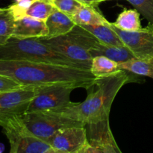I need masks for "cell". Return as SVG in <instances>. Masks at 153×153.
<instances>
[{"mask_svg":"<svg viewBox=\"0 0 153 153\" xmlns=\"http://www.w3.org/2000/svg\"><path fill=\"white\" fill-rule=\"evenodd\" d=\"M46 86L47 85H28L14 91L0 93V126L12 118L26 113L31 100Z\"/></svg>","mask_w":153,"mask_h":153,"instance_id":"cell-6","label":"cell"},{"mask_svg":"<svg viewBox=\"0 0 153 153\" xmlns=\"http://www.w3.org/2000/svg\"><path fill=\"white\" fill-rule=\"evenodd\" d=\"M45 153H67V152H63V151L58 150V149H55V148L50 147Z\"/></svg>","mask_w":153,"mask_h":153,"instance_id":"cell-28","label":"cell"},{"mask_svg":"<svg viewBox=\"0 0 153 153\" xmlns=\"http://www.w3.org/2000/svg\"><path fill=\"white\" fill-rule=\"evenodd\" d=\"M34 0H22V1H18L9 6L10 9L13 13L15 19L22 17L25 16V13L27 9L28 8L31 3Z\"/></svg>","mask_w":153,"mask_h":153,"instance_id":"cell-24","label":"cell"},{"mask_svg":"<svg viewBox=\"0 0 153 153\" xmlns=\"http://www.w3.org/2000/svg\"><path fill=\"white\" fill-rule=\"evenodd\" d=\"M93 34L97 40L105 45L126 46L116 31L111 26V22L105 25H80Z\"/></svg>","mask_w":153,"mask_h":153,"instance_id":"cell-16","label":"cell"},{"mask_svg":"<svg viewBox=\"0 0 153 153\" xmlns=\"http://www.w3.org/2000/svg\"><path fill=\"white\" fill-rule=\"evenodd\" d=\"M40 39L54 50L79 64L82 68L90 70L93 60L92 56L88 49L81 44L70 32L52 38Z\"/></svg>","mask_w":153,"mask_h":153,"instance_id":"cell-8","label":"cell"},{"mask_svg":"<svg viewBox=\"0 0 153 153\" xmlns=\"http://www.w3.org/2000/svg\"><path fill=\"white\" fill-rule=\"evenodd\" d=\"M0 75L23 86L69 83L86 90L97 79L86 69L23 60L0 59Z\"/></svg>","mask_w":153,"mask_h":153,"instance_id":"cell-1","label":"cell"},{"mask_svg":"<svg viewBox=\"0 0 153 153\" xmlns=\"http://www.w3.org/2000/svg\"><path fill=\"white\" fill-rule=\"evenodd\" d=\"M89 143L101 149L104 153H123L113 135L109 120L85 126Z\"/></svg>","mask_w":153,"mask_h":153,"instance_id":"cell-11","label":"cell"},{"mask_svg":"<svg viewBox=\"0 0 153 153\" xmlns=\"http://www.w3.org/2000/svg\"><path fill=\"white\" fill-rule=\"evenodd\" d=\"M19 117L28 132L47 143L62 128L85 126L82 123L70 119L55 111L26 112Z\"/></svg>","mask_w":153,"mask_h":153,"instance_id":"cell-4","label":"cell"},{"mask_svg":"<svg viewBox=\"0 0 153 153\" xmlns=\"http://www.w3.org/2000/svg\"><path fill=\"white\" fill-rule=\"evenodd\" d=\"M48 35L43 38H52L70 33L76 24L71 16L58 10H55L46 21Z\"/></svg>","mask_w":153,"mask_h":153,"instance_id":"cell-13","label":"cell"},{"mask_svg":"<svg viewBox=\"0 0 153 153\" xmlns=\"http://www.w3.org/2000/svg\"><path fill=\"white\" fill-rule=\"evenodd\" d=\"M22 87L25 86L12 80L10 78L0 75V93L14 91Z\"/></svg>","mask_w":153,"mask_h":153,"instance_id":"cell-25","label":"cell"},{"mask_svg":"<svg viewBox=\"0 0 153 153\" xmlns=\"http://www.w3.org/2000/svg\"><path fill=\"white\" fill-rule=\"evenodd\" d=\"M73 22L79 25H105L110 23L97 7L83 4L73 16Z\"/></svg>","mask_w":153,"mask_h":153,"instance_id":"cell-15","label":"cell"},{"mask_svg":"<svg viewBox=\"0 0 153 153\" xmlns=\"http://www.w3.org/2000/svg\"><path fill=\"white\" fill-rule=\"evenodd\" d=\"M120 70L109 76L97 78L85 101L73 102L70 106L55 111L64 117L86 125L97 124L109 120L111 108L121 88L131 82V75Z\"/></svg>","mask_w":153,"mask_h":153,"instance_id":"cell-2","label":"cell"},{"mask_svg":"<svg viewBox=\"0 0 153 153\" xmlns=\"http://www.w3.org/2000/svg\"><path fill=\"white\" fill-rule=\"evenodd\" d=\"M143 17L153 24V0H127Z\"/></svg>","mask_w":153,"mask_h":153,"instance_id":"cell-22","label":"cell"},{"mask_svg":"<svg viewBox=\"0 0 153 153\" xmlns=\"http://www.w3.org/2000/svg\"><path fill=\"white\" fill-rule=\"evenodd\" d=\"M48 35L46 22L28 16L15 19L12 37L17 39L43 38Z\"/></svg>","mask_w":153,"mask_h":153,"instance_id":"cell-12","label":"cell"},{"mask_svg":"<svg viewBox=\"0 0 153 153\" xmlns=\"http://www.w3.org/2000/svg\"><path fill=\"white\" fill-rule=\"evenodd\" d=\"M16 1V2H18V1H22V0H15Z\"/></svg>","mask_w":153,"mask_h":153,"instance_id":"cell-30","label":"cell"},{"mask_svg":"<svg viewBox=\"0 0 153 153\" xmlns=\"http://www.w3.org/2000/svg\"><path fill=\"white\" fill-rule=\"evenodd\" d=\"M80 153H104L101 149L95 146H93L91 143H88V144L82 149Z\"/></svg>","mask_w":153,"mask_h":153,"instance_id":"cell-26","label":"cell"},{"mask_svg":"<svg viewBox=\"0 0 153 153\" xmlns=\"http://www.w3.org/2000/svg\"><path fill=\"white\" fill-rule=\"evenodd\" d=\"M111 26L134 58L139 60L153 58V24L149 23L146 27L136 31H123L114 26L112 22Z\"/></svg>","mask_w":153,"mask_h":153,"instance_id":"cell-9","label":"cell"},{"mask_svg":"<svg viewBox=\"0 0 153 153\" xmlns=\"http://www.w3.org/2000/svg\"><path fill=\"white\" fill-rule=\"evenodd\" d=\"M140 13L136 9H124L117 18L114 26L126 31H136L142 28L140 19Z\"/></svg>","mask_w":153,"mask_h":153,"instance_id":"cell-17","label":"cell"},{"mask_svg":"<svg viewBox=\"0 0 153 153\" xmlns=\"http://www.w3.org/2000/svg\"><path fill=\"white\" fill-rule=\"evenodd\" d=\"M79 1V2L82 3L83 4H86V5H90V6H93V7H98L99 4L100 2L99 0H77Z\"/></svg>","mask_w":153,"mask_h":153,"instance_id":"cell-27","label":"cell"},{"mask_svg":"<svg viewBox=\"0 0 153 153\" xmlns=\"http://www.w3.org/2000/svg\"><path fill=\"white\" fill-rule=\"evenodd\" d=\"M57 10L72 16L83 4L77 0H49Z\"/></svg>","mask_w":153,"mask_h":153,"instance_id":"cell-23","label":"cell"},{"mask_svg":"<svg viewBox=\"0 0 153 153\" xmlns=\"http://www.w3.org/2000/svg\"><path fill=\"white\" fill-rule=\"evenodd\" d=\"M19 117L12 118L1 126L10 143V152H46L51 147L50 145L28 132L22 125Z\"/></svg>","mask_w":153,"mask_h":153,"instance_id":"cell-5","label":"cell"},{"mask_svg":"<svg viewBox=\"0 0 153 153\" xmlns=\"http://www.w3.org/2000/svg\"><path fill=\"white\" fill-rule=\"evenodd\" d=\"M120 70L119 64L104 56L93 58L90 71L97 78H102L113 75Z\"/></svg>","mask_w":153,"mask_h":153,"instance_id":"cell-18","label":"cell"},{"mask_svg":"<svg viewBox=\"0 0 153 153\" xmlns=\"http://www.w3.org/2000/svg\"><path fill=\"white\" fill-rule=\"evenodd\" d=\"M99 1H100V2H102V1H108V0H99Z\"/></svg>","mask_w":153,"mask_h":153,"instance_id":"cell-29","label":"cell"},{"mask_svg":"<svg viewBox=\"0 0 153 153\" xmlns=\"http://www.w3.org/2000/svg\"><path fill=\"white\" fill-rule=\"evenodd\" d=\"M56 10L49 0H34L25 13V16L46 22Z\"/></svg>","mask_w":153,"mask_h":153,"instance_id":"cell-21","label":"cell"},{"mask_svg":"<svg viewBox=\"0 0 153 153\" xmlns=\"http://www.w3.org/2000/svg\"><path fill=\"white\" fill-rule=\"evenodd\" d=\"M88 143L85 126L62 128L48 141L51 147L67 153H80Z\"/></svg>","mask_w":153,"mask_h":153,"instance_id":"cell-10","label":"cell"},{"mask_svg":"<svg viewBox=\"0 0 153 153\" xmlns=\"http://www.w3.org/2000/svg\"><path fill=\"white\" fill-rule=\"evenodd\" d=\"M15 18L10 7L0 8V46L5 44L12 37Z\"/></svg>","mask_w":153,"mask_h":153,"instance_id":"cell-20","label":"cell"},{"mask_svg":"<svg viewBox=\"0 0 153 153\" xmlns=\"http://www.w3.org/2000/svg\"><path fill=\"white\" fill-rule=\"evenodd\" d=\"M120 70H126L137 76H147L153 79V58L147 60L137 58L119 64Z\"/></svg>","mask_w":153,"mask_h":153,"instance_id":"cell-19","label":"cell"},{"mask_svg":"<svg viewBox=\"0 0 153 153\" xmlns=\"http://www.w3.org/2000/svg\"><path fill=\"white\" fill-rule=\"evenodd\" d=\"M76 88V85L69 83L47 85L31 100L27 112L59 111L73 103L70 95Z\"/></svg>","mask_w":153,"mask_h":153,"instance_id":"cell-7","label":"cell"},{"mask_svg":"<svg viewBox=\"0 0 153 153\" xmlns=\"http://www.w3.org/2000/svg\"><path fill=\"white\" fill-rule=\"evenodd\" d=\"M92 58L96 56H104L118 64L134 59V56L126 46H113L105 45L100 42L96 47L89 51Z\"/></svg>","mask_w":153,"mask_h":153,"instance_id":"cell-14","label":"cell"},{"mask_svg":"<svg viewBox=\"0 0 153 153\" xmlns=\"http://www.w3.org/2000/svg\"><path fill=\"white\" fill-rule=\"evenodd\" d=\"M0 59L23 60L82 68L79 64L54 50L40 38L11 37L5 44L0 46Z\"/></svg>","mask_w":153,"mask_h":153,"instance_id":"cell-3","label":"cell"},{"mask_svg":"<svg viewBox=\"0 0 153 153\" xmlns=\"http://www.w3.org/2000/svg\"><path fill=\"white\" fill-rule=\"evenodd\" d=\"M0 153H1V152H0Z\"/></svg>","mask_w":153,"mask_h":153,"instance_id":"cell-31","label":"cell"}]
</instances>
